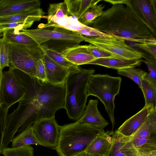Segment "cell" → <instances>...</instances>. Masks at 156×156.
I'll return each mask as SVG.
<instances>
[{"instance_id": "cell-1", "label": "cell", "mask_w": 156, "mask_h": 156, "mask_svg": "<svg viewBox=\"0 0 156 156\" xmlns=\"http://www.w3.org/2000/svg\"><path fill=\"white\" fill-rule=\"evenodd\" d=\"M25 91L17 108L10 114L11 122L20 127V133L38 120L55 117L58 110L64 108L66 84H51L13 69Z\"/></svg>"}, {"instance_id": "cell-2", "label": "cell", "mask_w": 156, "mask_h": 156, "mask_svg": "<svg viewBox=\"0 0 156 156\" xmlns=\"http://www.w3.org/2000/svg\"><path fill=\"white\" fill-rule=\"evenodd\" d=\"M92 27L116 39L137 43L156 44V36L128 7L116 4L104 11Z\"/></svg>"}, {"instance_id": "cell-3", "label": "cell", "mask_w": 156, "mask_h": 156, "mask_svg": "<svg viewBox=\"0 0 156 156\" xmlns=\"http://www.w3.org/2000/svg\"><path fill=\"white\" fill-rule=\"evenodd\" d=\"M60 127L55 149L60 156H76L84 152L101 129L81 122L78 120Z\"/></svg>"}, {"instance_id": "cell-4", "label": "cell", "mask_w": 156, "mask_h": 156, "mask_svg": "<svg viewBox=\"0 0 156 156\" xmlns=\"http://www.w3.org/2000/svg\"><path fill=\"white\" fill-rule=\"evenodd\" d=\"M94 71V69H83L79 66L69 71L65 82L64 108L71 119L79 120L83 113L88 97L87 84Z\"/></svg>"}, {"instance_id": "cell-5", "label": "cell", "mask_w": 156, "mask_h": 156, "mask_svg": "<svg viewBox=\"0 0 156 156\" xmlns=\"http://www.w3.org/2000/svg\"><path fill=\"white\" fill-rule=\"evenodd\" d=\"M122 79L107 74H93L89 80L87 89L88 96L97 97L104 104L111 121L113 130L115 125L114 116L115 96L119 94Z\"/></svg>"}, {"instance_id": "cell-6", "label": "cell", "mask_w": 156, "mask_h": 156, "mask_svg": "<svg viewBox=\"0 0 156 156\" xmlns=\"http://www.w3.org/2000/svg\"><path fill=\"white\" fill-rule=\"evenodd\" d=\"M9 44L10 66L35 77L36 62L42 58L43 52L39 47H31Z\"/></svg>"}, {"instance_id": "cell-7", "label": "cell", "mask_w": 156, "mask_h": 156, "mask_svg": "<svg viewBox=\"0 0 156 156\" xmlns=\"http://www.w3.org/2000/svg\"><path fill=\"white\" fill-rule=\"evenodd\" d=\"M85 37L84 41L85 42L96 46L115 57L128 59H139L145 57L143 53L127 44L124 40Z\"/></svg>"}, {"instance_id": "cell-8", "label": "cell", "mask_w": 156, "mask_h": 156, "mask_svg": "<svg viewBox=\"0 0 156 156\" xmlns=\"http://www.w3.org/2000/svg\"><path fill=\"white\" fill-rule=\"evenodd\" d=\"M52 29L38 28L33 29H23L20 32L32 38L40 46L51 40L64 41L78 44L84 41L85 37L78 33L59 28Z\"/></svg>"}, {"instance_id": "cell-9", "label": "cell", "mask_w": 156, "mask_h": 156, "mask_svg": "<svg viewBox=\"0 0 156 156\" xmlns=\"http://www.w3.org/2000/svg\"><path fill=\"white\" fill-rule=\"evenodd\" d=\"M25 91L19 82L13 69L3 71L2 80V104L8 108L19 102L23 97Z\"/></svg>"}, {"instance_id": "cell-10", "label": "cell", "mask_w": 156, "mask_h": 156, "mask_svg": "<svg viewBox=\"0 0 156 156\" xmlns=\"http://www.w3.org/2000/svg\"><path fill=\"white\" fill-rule=\"evenodd\" d=\"M32 126L35 136L42 146L55 149L59 137L60 126L55 117L40 119Z\"/></svg>"}, {"instance_id": "cell-11", "label": "cell", "mask_w": 156, "mask_h": 156, "mask_svg": "<svg viewBox=\"0 0 156 156\" xmlns=\"http://www.w3.org/2000/svg\"><path fill=\"white\" fill-rule=\"evenodd\" d=\"M124 5L133 11L156 35V15L150 0H125Z\"/></svg>"}, {"instance_id": "cell-12", "label": "cell", "mask_w": 156, "mask_h": 156, "mask_svg": "<svg viewBox=\"0 0 156 156\" xmlns=\"http://www.w3.org/2000/svg\"><path fill=\"white\" fill-rule=\"evenodd\" d=\"M39 0H0V16L20 14L40 8Z\"/></svg>"}, {"instance_id": "cell-13", "label": "cell", "mask_w": 156, "mask_h": 156, "mask_svg": "<svg viewBox=\"0 0 156 156\" xmlns=\"http://www.w3.org/2000/svg\"><path fill=\"white\" fill-rule=\"evenodd\" d=\"M112 131L101 130L86 149L85 152L102 156H108L112 144Z\"/></svg>"}, {"instance_id": "cell-14", "label": "cell", "mask_w": 156, "mask_h": 156, "mask_svg": "<svg viewBox=\"0 0 156 156\" xmlns=\"http://www.w3.org/2000/svg\"><path fill=\"white\" fill-rule=\"evenodd\" d=\"M42 60L45 67L46 81L54 85L65 83L70 70L54 62L44 52Z\"/></svg>"}, {"instance_id": "cell-15", "label": "cell", "mask_w": 156, "mask_h": 156, "mask_svg": "<svg viewBox=\"0 0 156 156\" xmlns=\"http://www.w3.org/2000/svg\"><path fill=\"white\" fill-rule=\"evenodd\" d=\"M60 52L67 60L78 66L88 64L96 59L87 51L83 45L75 44L66 46Z\"/></svg>"}, {"instance_id": "cell-16", "label": "cell", "mask_w": 156, "mask_h": 156, "mask_svg": "<svg viewBox=\"0 0 156 156\" xmlns=\"http://www.w3.org/2000/svg\"><path fill=\"white\" fill-rule=\"evenodd\" d=\"M151 112L148 107L144 106L138 112L125 121L116 130L117 133L124 137L131 136L144 122Z\"/></svg>"}, {"instance_id": "cell-17", "label": "cell", "mask_w": 156, "mask_h": 156, "mask_svg": "<svg viewBox=\"0 0 156 156\" xmlns=\"http://www.w3.org/2000/svg\"><path fill=\"white\" fill-rule=\"evenodd\" d=\"M98 103L97 100H90L82 116L79 120L82 123L102 129L108 125L109 123L98 110Z\"/></svg>"}, {"instance_id": "cell-18", "label": "cell", "mask_w": 156, "mask_h": 156, "mask_svg": "<svg viewBox=\"0 0 156 156\" xmlns=\"http://www.w3.org/2000/svg\"><path fill=\"white\" fill-rule=\"evenodd\" d=\"M112 137V145L108 156H140L132 142L118 135L116 131Z\"/></svg>"}, {"instance_id": "cell-19", "label": "cell", "mask_w": 156, "mask_h": 156, "mask_svg": "<svg viewBox=\"0 0 156 156\" xmlns=\"http://www.w3.org/2000/svg\"><path fill=\"white\" fill-rule=\"evenodd\" d=\"M142 62L141 59H128L114 57L95 59L88 64L98 65L119 70L139 66Z\"/></svg>"}, {"instance_id": "cell-20", "label": "cell", "mask_w": 156, "mask_h": 156, "mask_svg": "<svg viewBox=\"0 0 156 156\" xmlns=\"http://www.w3.org/2000/svg\"><path fill=\"white\" fill-rule=\"evenodd\" d=\"M101 0H65L68 12L78 20L89 9Z\"/></svg>"}, {"instance_id": "cell-21", "label": "cell", "mask_w": 156, "mask_h": 156, "mask_svg": "<svg viewBox=\"0 0 156 156\" xmlns=\"http://www.w3.org/2000/svg\"><path fill=\"white\" fill-rule=\"evenodd\" d=\"M156 135V110L150 112L144 122L133 135L128 137L122 136L127 140L131 141Z\"/></svg>"}, {"instance_id": "cell-22", "label": "cell", "mask_w": 156, "mask_h": 156, "mask_svg": "<svg viewBox=\"0 0 156 156\" xmlns=\"http://www.w3.org/2000/svg\"><path fill=\"white\" fill-rule=\"evenodd\" d=\"M44 14L40 8L23 13L0 16V24L16 22H33L40 20Z\"/></svg>"}, {"instance_id": "cell-23", "label": "cell", "mask_w": 156, "mask_h": 156, "mask_svg": "<svg viewBox=\"0 0 156 156\" xmlns=\"http://www.w3.org/2000/svg\"><path fill=\"white\" fill-rule=\"evenodd\" d=\"M129 141L132 142L140 156H156V135Z\"/></svg>"}, {"instance_id": "cell-24", "label": "cell", "mask_w": 156, "mask_h": 156, "mask_svg": "<svg viewBox=\"0 0 156 156\" xmlns=\"http://www.w3.org/2000/svg\"><path fill=\"white\" fill-rule=\"evenodd\" d=\"M145 100V106L151 111L156 110V87L153 84L146 73L141 81V87Z\"/></svg>"}, {"instance_id": "cell-25", "label": "cell", "mask_w": 156, "mask_h": 156, "mask_svg": "<svg viewBox=\"0 0 156 156\" xmlns=\"http://www.w3.org/2000/svg\"><path fill=\"white\" fill-rule=\"evenodd\" d=\"M3 34V37L9 44L31 47L39 46L31 37L20 31L11 30L4 31Z\"/></svg>"}, {"instance_id": "cell-26", "label": "cell", "mask_w": 156, "mask_h": 156, "mask_svg": "<svg viewBox=\"0 0 156 156\" xmlns=\"http://www.w3.org/2000/svg\"><path fill=\"white\" fill-rule=\"evenodd\" d=\"M12 147H18L31 144L42 145L34 134L32 125L20 133L12 140Z\"/></svg>"}, {"instance_id": "cell-27", "label": "cell", "mask_w": 156, "mask_h": 156, "mask_svg": "<svg viewBox=\"0 0 156 156\" xmlns=\"http://www.w3.org/2000/svg\"><path fill=\"white\" fill-rule=\"evenodd\" d=\"M69 16H71L69 14L66 5L64 2L50 4L48 16H44L43 17L47 19V24H49Z\"/></svg>"}, {"instance_id": "cell-28", "label": "cell", "mask_w": 156, "mask_h": 156, "mask_svg": "<svg viewBox=\"0 0 156 156\" xmlns=\"http://www.w3.org/2000/svg\"><path fill=\"white\" fill-rule=\"evenodd\" d=\"M39 47L51 59L61 66L69 70L78 66L74 65L65 59L60 52L50 48L45 44H41Z\"/></svg>"}, {"instance_id": "cell-29", "label": "cell", "mask_w": 156, "mask_h": 156, "mask_svg": "<svg viewBox=\"0 0 156 156\" xmlns=\"http://www.w3.org/2000/svg\"><path fill=\"white\" fill-rule=\"evenodd\" d=\"M105 5L101 4L95 5L88 10L78 20L82 24L88 26L92 24L104 12Z\"/></svg>"}, {"instance_id": "cell-30", "label": "cell", "mask_w": 156, "mask_h": 156, "mask_svg": "<svg viewBox=\"0 0 156 156\" xmlns=\"http://www.w3.org/2000/svg\"><path fill=\"white\" fill-rule=\"evenodd\" d=\"M34 148L30 145L18 147L3 148L1 154L4 156H33Z\"/></svg>"}, {"instance_id": "cell-31", "label": "cell", "mask_w": 156, "mask_h": 156, "mask_svg": "<svg viewBox=\"0 0 156 156\" xmlns=\"http://www.w3.org/2000/svg\"><path fill=\"white\" fill-rule=\"evenodd\" d=\"M147 72L140 69L130 68L118 70L117 73L127 77L137 83L140 88L142 80Z\"/></svg>"}, {"instance_id": "cell-32", "label": "cell", "mask_w": 156, "mask_h": 156, "mask_svg": "<svg viewBox=\"0 0 156 156\" xmlns=\"http://www.w3.org/2000/svg\"><path fill=\"white\" fill-rule=\"evenodd\" d=\"M9 49V43L4 37L0 38V68L2 71L10 66Z\"/></svg>"}, {"instance_id": "cell-33", "label": "cell", "mask_w": 156, "mask_h": 156, "mask_svg": "<svg viewBox=\"0 0 156 156\" xmlns=\"http://www.w3.org/2000/svg\"><path fill=\"white\" fill-rule=\"evenodd\" d=\"M77 32L86 37H99L107 38L116 39L114 36L103 32L93 27L82 24Z\"/></svg>"}, {"instance_id": "cell-34", "label": "cell", "mask_w": 156, "mask_h": 156, "mask_svg": "<svg viewBox=\"0 0 156 156\" xmlns=\"http://www.w3.org/2000/svg\"><path fill=\"white\" fill-rule=\"evenodd\" d=\"M33 22L19 21L0 24V30L3 33L6 30H13L15 31L20 32L21 30L30 27Z\"/></svg>"}, {"instance_id": "cell-35", "label": "cell", "mask_w": 156, "mask_h": 156, "mask_svg": "<svg viewBox=\"0 0 156 156\" xmlns=\"http://www.w3.org/2000/svg\"><path fill=\"white\" fill-rule=\"evenodd\" d=\"M83 46L87 51L96 59L115 57L111 54L101 49L93 44H90L88 45H83Z\"/></svg>"}, {"instance_id": "cell-36", "label": "cell", "mask_w": 156, "mask_h": 156, "mask_svg": "<svg viewBox=\"0 0 156 156\" xmlns=\"http://www.w3.org/2000/svg\"><path fill=\"white\" fill-rule=\"evenodd\" d=\"M9 108L2 105L0 107V155L3 148V137L5 124L8 114Z\"/></svg>"}, {"instance_id": "cell-37", "label": "cell", "mask_w": 156, "mask_h": 156, "mask_svg": "<svg viewBox=\"0 0 156 156\" xmlns=\"http://www.w3.org/2000/svg\"><path fill=\"white\" fill-rule=\"evenodd\" d=\"M144 60L142 59V62L147 66L149 71L148 76L154 85L156 87V59L153 58H144Z\"/></svg>"}, {"instance_id": "cell-38", "label": "cell", "mask_w": 156, "mask_h": 156, "mask_svg": "<svg viewBox=\"0 0 156 156\" xmlns=\"http://www.w3.org/2000/svg\"><path fill=\"white\" fill-rule=\"evenodd\" d=\"M35 77L42 81H47L45 68L42 58L39 59L36 62Z\"/></svg>"}, {"instance_id": "cell-39", "label": "cell", "mask_w": 156, "mask_h": 156, "mask_svg": "<svg viewBox=\"0 0 156 156\" xmlns=\"http://www.w3.org/2000/svg\"><path fill=\"white\" fill-rule=\"evenodd\" d=\"M134 45L151 54L156 59V44L134 43Z\"/></svg>"}, {"instance_id": "cell-40", "label": "cell", "mask_w": 156, "mask_h": 156, "mask_svg": "<svg viewBox=\"0 0 156 156\" xmlns=\"http://www.w3.org/2000/svg\"><path fill=\"white\" fill-rule=\"evenodd\" d=\"M2 73L3 71L1 70L0 68V107L2 105Z\"/></svg>"}, {"instance_id": "cell-41", "label": "cell", "mask_w": 156, "mask_h": 156, "mask_svg": "<svg viewBox=\"0 0 156 156\" xmlns=\"http://www.w3.org/2000/svg\"><path fill=\"white\" fill-rule=\"evenodd\" d=\"M151 5L155 15L156 14V0H150Z\"/></svg>"}, {"instance_id": "cell-42", "label": "cell", "mask_w": 156, "mask_h": 156, "mask_svg": "<svg viewBox=\"0 0 156 156\" xmlns=\"http://www.w3.org/2000/svg\"><path fill=\"white\" fill-rule=\"evenodd\" d=\"M76 156H102L99 155H98L94 154L88 153L85 152H83Z\"/></svg>"}, {"instance_id": "cell-43", "label": "cell", "mask_w": 156, "mask_h": 156, "mask_svg": "<svg viewBox=\"0 0 156 156\" xmlns=\"http://www.w3.org/2000/svg\"><path fill=\"white\" fill-rule=\"evenodd\" d=\"M3 32L0 30V38H2V37H3Z\"/></svg>"}]
</instances>
